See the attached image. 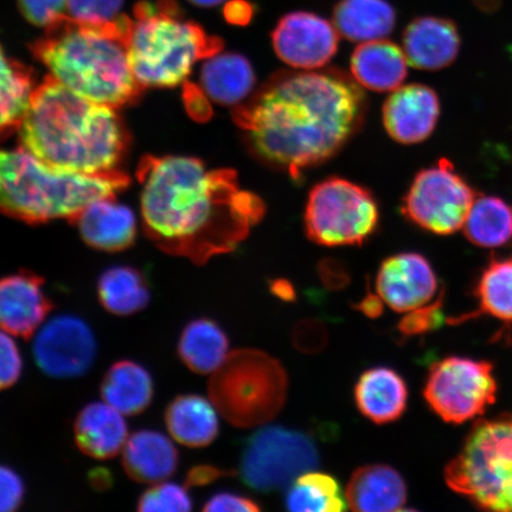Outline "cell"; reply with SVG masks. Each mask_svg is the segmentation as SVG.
I'll return each mask as SVG.
<instances>
[{
    "mask_svg": "<svg viewBox=\"0 0 512 512\" xmlns=\"http://www.w3.org/2000/svg\"><path fill=\"white\" fill-rule=\"evenodd\" d=\"M362 88L337 68L284 70L235 106L234 123L255 158L299 181L360 130L367 111Z\"/></svg>",
    "mask_w": 512,
    "mask_h": 512,
    "instance_id": "cell-1",
    "label": "cell"
},
{
    "mask_svg": "<svg viewBox=\"0 0 512 512\" xmlns=\"http://www.w3.org/2000/svg\"><path fill=\"white\" fill-rule=\"evenodd\" d=\"M145 233L163 252L206 265L233 252L265 215L233 170H209L200 159L146 157L140 163Z\"/></svg>",
    "mask_w": 512,
    "mask_h": 512,
    "instance_id": "cell-2",
    "label": "cell"
},
{
    "mask_svg": "<svg viewBox=\"0 0 512 512\" xmlns=\"http://www.w3.org/2000/svg\"><path fill=\"white\" fill-rule=\"evenodd\" d=\"M117 108L70 91L50 75L32 94L18 128L23 149L70 174L117 171L130 137Z\"/></svg>",
    "mask_w": 512,
    "mask_h": 512,
    "instance_id": "cell-3",
    "label": "cell"
},
{
    "mask_svg": "<svg viewBox=\"0 0 512 512\" xmlns=\"http://www.w3.org/2000/svg\"><path fill=\"white\" fill-rule=\"evenodd\" d=\"M131 18L94 25L63 16L50 24L31 51L51 78L99 104L119 108L138 99L139 85L128 57Z\"/></svg>",
    "mask_w": 512,
    "mask_h": 512,
    "instance_id": "cell-4",
    "label": "cell"
},
{
    "mask_svg": "<svg viewBox=\"0 0 512 512\" xmlns=\"http://www.w3.org/2000/svg\"><path fill=\"white\" fill-rule=\"evenodd\" d=\"M130 185L123 172L70 174L51 168L23 147L0 149V213L28 223L73 221L88 204Z\"/></svg>",
    "mask_w": 512,
    "mask_h": 512,
    "instance_id": "cell-5",
    "label": "cell"
},
{
    "mask_svg": "<svg viewBox=\"0 0 512 512\" xmlns=\"http://www.w3.org/2000/svg\"><path fill=\"white\" fill-rule=\"evenodd\" d=\"M128 57L142 88H171L187 80L195 64L221 53V38L188 21L177 0L139 2L127 37Z\"/></svg>",
    "mask_w": 512,
    "mask_h": 512,
    "instance_id": "cell-6",
    "label": "cell"
},
{
    "mask_svg": "<svg viewBox=\"0 0 512 512\" xmlns=\"http://www.w3.org/2000/svg\"><path fill=\"white\" fill-rule=\"evenodd\" d=\"M209 399L230 425L261 427L283 409L288 390L286 370L277 358L256 349L230 352L211 374Z\"/></svg>",
    "mask_w": 512,
    "mask_h": 512,
    "instance_id": "cell-7",
    "label": "cell"
},
{
    "mask_svg": "<svg viewBox=\"0 0 512 512\" xmlns=\"http://www.w3.org/2000/svg\"><path fill=\"white\" fill-rule=\"evenodd\" d=\"M445 480L479 508L512 512V414L478 421L446 466Z\"/></svg>",
    "mask_w": 512,
    "mask_h": 512,
    "instance_id": "cell-8",
    "label": "cell"
},
{
    "mask_svg": "<svg viewBox=\"0 0 512 512\" xmlns=\"http://www.w3.org/2000/svg\"><path fill=\"white\" fill-rule=\"evenodd\" d=\"M379 209L369 191L329 178L310 192L305 210L309 239L325 247L361 246L377 227Z\"/></svg>",
    "mask_w": 512,
    "mask_h": 512,
    "instance_id": "cell-9",
    "label": "cell"
},
{
    "mask_svg": "<svg viewBox=\"0 0 512 512\" xmlns=\"http://www.w3.org/2000/svg\"><path fill=\"white\" fill-rule=\"evenodd\" d=\"M319 460L311 434L284 426L264 427L247 440L238 475L248 488L270 494L287 489L303 473L317 470Z\"/></svg>",
    "mask_w": 512,
    "mask_h": 512,
    "instance_id": "cell-10",
    "label": "cell"
},
{
    "mask_svg": "<svg viewBox=\"0 0 512 512\" xmlns=\"http://www.w3.org/2000/svg\"><path fill=\"white\" fill-rule=\"evenodd\" d=\"M497 382L492 364L452 356L435 362L428 371L425 400L450 424H464L483 415L496 401Z\"/></svg>",
    "mask_w": 512,
    "mask_h": 512,
    "instance_id": "cell-11",
    "label": "cell"
},
{
    "mask_svg": "<svg viewBox=\"0 0 512 512\" xmlns=\"http://www.w3.org/2000/svg\"><path fill=\"white\" fill-rule=\"evenodd\" d=\"M475 191L447 159L419 172L403 200L407 219L433 234L450 235L464 228Z\"/></svg>",
    "mask_w": 512,
    "mask_h": 512,
    "instance_id": "cell-12",
    "label": "cell"
},
{
    "mask_svg": "<svg viewBox=\"0 0 512 512\" xmlns=\"http://www.w3.org/2000/svg\"><path fill=\"white\" fill-rule=\"evenodd\" d=\"M96 351L94 332L85 320L60 315L48 320L34 336L35 362L54 379H73L93 366Z\"/></svg>",
    "mask_w": 512,
    "mask_h": 512,
    "instance_id": "cell-13",
    "label": "cell"
},
{
    "mask_svg": "<svg viewBox=\"0 0 512 512\" xmlns=\"http://www.w3.org/2000/svg\"><path fill=\"white\" fill-rule=\"evenodd\" d=\"M334 24L312 12H290L272 32L275 54L294 69L316 70L328 64L338 49Z\"/></svg>",
    "mask_w": 512,
    "mask_h": 512,
    "instance_id": "cell-14",
    "label": "cell"
},
{
    "mask_svg": "<svg viewBox=\"0 0 512 512\" xmlns=\"http://www.w3.org/2000/svg\"><path fill=\"white\" fill-rule=\"evenodd\" d=\"M375 285L384 304L399 313L427 305L438 292L437 275L425 256L418 253L389 256L377 272Z\"/></svg>",
    "mask_w": 512,
    "mask_h": 512,
    "instance_id": "cell-15",
    "label": "cell"
},
{
    "mask_svg": "<svg viewBox=\"0 0 512 512\" xmlns=\"http://www.w3.org/2000/svg\"><path fill=\"white\" fill-rule=\"evenodd\" d=\"M53 310L40 275L19 271L0 278V330L16 338H34Z\"/></svg>",
    "mask_w": 512,
    "mask_h": 512,
    "instance_id": "cell-16",
    "label": "cell"
},
{
    "mask_svg": "<svg viewBox=\"0 0 512 512\" xmlns=\"http://www.w3.org/2000/svg\"><path fill=\"white\" fill-rule=\"evenodd\" d=\"M440 101L432 88L401 86L384 102L383 123L390 137L401 144L424 142L437 126Z\"/></svg>",
    "mask_w": 512,
    "mask_h": 512,
    "instance_id": "cell-17",
    "label": "cell"
},
{
    "mask_svg": "<svg viewBox=\"0 0 512 512\" xmlns=\"http://www.w3.org/2000/svg\"><path fill=\"white\" fill-rule=\"evenodd\" d=\"M81 238L101 252H121L137 238V219L133 211L115 197L94 201L75 217Z\"/></svg>",
    "mask_w": 512,
    "mask_h": 512,
    "instance_id": "cell-18",
    "label": "cell"
},
{
    "mask_svg": "<svg viewBox=\"0 0 512 512\" xmlns=\"http://www.w3.org/2000/svg\"><path fill=\"white\" fill-rule=\"evenodd\" d=\"M408 63L422 70L451 66L460 50L457 25L450 19L425 16L408 24L402 37Z\"/></svg>",
    "mask_w": 512,
    "mask_h": 512,
    "instance_id": "cell-19",
    "label": "cell"
},
{
    "mask_svg": "<svg viewBox=\"0 0 512 512\" xmlns=\"http://www.w3.org/2000/svg\"><path fill=\"white\" fill-rule=\"evenodd\" d=\"M73 432L76 447L95 460L119 456L130 437L126 416L105 401L83 407L76 416Z\"/></svg>",
    "mask_w": 512,
    "mask_h": 512,
    "instance_id": "cell-20",
    "label": "cell"
},
{
    "mask_svg": "<svg viewBox=\"0 0 512 512\" xmlns=\"http://www.w3.org/2000/svg\"><path fill=\"white\" fill-rule=\"evenodd\" d=\"M126 475L134 482L152 485L169 480L177 471L179 457L175 441L156 430L130 435L121 452Z\"/></svg>",
    "mask_w": 512,
    "mask_h": 512,
    "instance_id": "cell-21",
    "label": "cell"
},
{
    "mask_svg": "<svg viewBox=\"0 0 512 512\" xmlns=\"http://www.w3.org/2000/svg\"><path fill=\"white\" fill-rule=\"evenodd\" d=\"M407 496L405 479L386 464L358 467L345 490L348 508L362 512L400 511L407 503Z\"/></svg>",
    "mask_w": 512,
    "mask_h": 512,
    "instance_id": "cell-22",
    "label": "cell"
},
{
    "mask_svg": "<svg viewBox=\"0 0 512 512\" xmlns=\"http://www.w3.org/2000/svg\"><path fill=\"white\" fill-rule=\"evenodd\" d=\"M354 395L358 411L376 425L399 420L407 409V383L398 371L389 367L364 371L356 383Z\"/></svg>",
    "mask_w": 512,
    "mask_h": 512,
    "instance_id": "cell-23",
    "label": "cell"
},
{
    "mask_svg": "<svg viewBox=\"0 0 512 512\" xmlns=\"http://www.w3.org/2000/svg\"><path fill=\"white\" fill-rule=\"evenodd\" d=\"M219 414L210 399L197 394H182L166 407L164 422L175 443L189 448H203L219 437Z\"/></svg>",
    "mask_w": 512,
    "mask_h": 512,
    "instance_id": "cell-24",
    "label": "cell"
},
{
    "mask_svg": "<svg viewBox=\"0 0 512 512\" xmlns=\"http://www.w3.org/2000/svg\"><path fill=\"white\" fill-rule=\"evenodd\" d=\"M405 51L388 40L361 43L351 56V74L363 88L393 92L407 78Z\"/></svg>",
    "mask_w": 512,
    "mask_h": 512,
    "instance_id": "cell-25",
    "label": "cell"
},
{
    "mask_svg": "<svg viewBox=\"0 0 512 512\" xmlns=\"http://www.w3.org/2000/svg\"><path fill=\"white\" fill-rule=\"evenodd\" d=\"M102 401L125 416L142 414L155 398V382L142 364L120 360L112 364L100 384Z\"/></svg>",
    "mask_w": 512,
    "mask_h": 512,
    "instance_id": "cell-26",
    "label": "cell"
},
{
    "mask_svg": "<svg viewBox=\"0 0 512 512\" xmlns=\"http://www.w3.org/2000/svg\"><path fill=\"white\" fill-rule=\"evenodd\" d=\"M201 87L209 99L223 106H238L252 93V64L240 54H216L204 62Z\"/></svg>",
    "mask_w": 512,
    "mask_h": 512,
    "instance_id": "cell-27",
    "label": "cell"
},
{
    "mask_svg": "<svg viewBox=\"0 0 512 512\" xmlns=\"http://www.w3.org/2000/svg\"><path fill=\"white\" fill-rule=\"evenodd\" d=\"M396 12L387 0H339L334 10L338 34L351 42L382 40L395 29Z\"/></svg>",
    "mask_w": 512,
    "mask_h": 512,
    "instance_id": "cell-28",
    "label": "cell"
},
{
    "mask_svg": "<svg viewBox=\"0 0 512 512\" xmlns=\"http://www.w3.org/2000/svg\"><path fill=\"white\" fill-rule=\"evenodd\" d=\"M177 354L191 371L211 375L222 366L229 352V338L215 320H191L182 331Z\"/></svg>",
    "mask_w": 512,
    "mask_h": 512,
    "instance_id": "cell-29",
    "label": "cell"
},
{
    "mask_svg": "<svg viewBox=\"0 0 512 512\" xmlns=\"http://www.w3.org/2000/svg\"><path fill=\"white\" fill-rule=\"evenodd\" d=\"M96 292L104 310L118 317L137 315L151 299L145 275L131 266L108 268L101 274Z\"/></svg>",
    "mask_w": 512,
    "mask_h": 512,
    "instance_id": "cell-30",
    "label": "cell"
},
{
    "mask_svg": "<svg viewBox=\"0 0 512 512\" xmlns=\"http://www.w3.org/2000/svg\"><path fill=\"white\" fill-rule=\"evenodd\" d=\"M35 89L31 70L0 46V138L21 126Z\"/></svg>",
    "mask_w": 512,
    "mask_h": 512,
    "instance_id": "cell-31",
    "label": "cell"
},
{
    "mask_svg": "<svg viewBox=\"0 0 512 512\" xmlns=\"http://www.w3.org/2000/svg\"><path fill=\"white\" fill-rule=\"evenodd\" d=\"M466 238L482 248L512 246V206L495 196L476 198L464 224Z\"/></svg>",
    "mask_w": 512,
    "mask_h": 512,
    "instance_id": "cell-32",
    "label": "cell"
},
{
    "mask_svg": "<svg viewBox=\"0 0 512 512\" xmlns=\"http://www.w3.org/2000/svg\"><path fill=\"white\" fill-rule=\"evenodd\" d=\"M286 509L294 512H341L348 509L341 484L329 473L312 470L294 479L285 495Z\"/></svg>",
    "mask_w": 512,
    "mask_h": 512,
    "instance_id": "cell-33",
    "label": "cell"
},
{
    "mask_svg": "<svg viewBox=\"0 0 512 512\" xmlns=\"http://www.w3.org/2000/svg\"><path fill=\"white\" fill-rule=\"evenodd\" d=\"M479 313L512 322V259L494 260L477 287Z\"/></svg>",
    "mask_w": 512,
    "mask_h": 512,
    "instance_id": "cell-34",
    "label": "cell"
},
{
    "mask_svg": "<svg viewBox=\"0 0 512 512\" xmlns=\"http://www.w3.org/2000/svg\"><path fill=\"white\" fill-rule=\"evenodd\" d=\"M192 508L194 501L187 486L169 480L150 485L137 502L140 512H188Z\"/></svg>",
    "mask_w": 512,
    "mask_h": 512,
    "instance_id": "cell-35",
    "label": "cell"
},
{
    "mask_svg": "<svg viewBox=\"0 0 512 512\" xmlns=\"http://www.w3.org/2000/svg\"><path fill=\"white\" fill-rule=\"evenodd\" d=\"M124 0H68L67 16L87 24L107 25L120 21Z\"/></svg>",
    "mask_w": 512,
    "mask_h": 512,
    "instance_id": "cell-36",
    "label": "cell"
},
{
    "mask_svg": "<svg viewBox=\"0 0 512 512\" xmlns=\"http://www.w3.org/2000/svg\"><path fill=\"white\" fill-rule=\"evenodd\" d=\"M15 338L0 330V392L14 387L23 373V356Z\"/></svg>",
    "mask_w": 512,
    "mask_h": 512,
    "instance_id": "cell-37",
    "label": "cell"
},
{
    "mask_svg": "<svg viewBox=\"0 0 512 512\" xmlns=\"http://www.w3.org/2000/svg\"><path fill=\"white\" fill-rule=\"evenodd\" d=\"M443 323L441 313V297L438 302L419 307V309L407 312L398 325L399 332L405 337H414L427 334Z\"/></svg>",
    "mask_w": 512,
    "mask_h": 512,
    "instance_id": "cell-38",
    "label": "cell"
},
{
    "mask_svg": "<svg viewBox=\"0 0 512 512\" xmlns=\"http://www.w3.org/2000/svg\"><path fill=\"white\" fill-rule=\"evenodd\" d=\"M68 0H18L19 10L37 27H49L67 15Z\"/></svg>",
    "mask_w": 512,
    "mask_h": 512,
    "instance_id": "cell-39",
    "label": "cell"
},
{
    "mask_svg": "<svg viewBox=\"0 0 512 512\" xmlns=\"http://www.w3.org/2000/svg\"><path fill=\"white\" fill-rule=\"evenodd\" d=\"M294 347L304 354H317L328 344V330L317 319L300 320L292 332Z\"/></svg>",
    "mask_w": 512,
    "mask_h": 512,
    "instance_id": "cell-40",
    "label": "cell"
},
{
    "mask_svg": "<svg viewBox=\"0 0 512 512\" xmlns=\"http://www.w3.org/2000/svg\"><path fill=\"white\" fill-rule=\"evenodd\" d=\"M25 485L11 467L0 464V512H14L22 507Z\"/></svg>",
    "mask_w": 512,
    "mask_h": 512,
    "instance_id": "cell-41",
    "label": "cell"
},
{
    "mask_svg": "<svg viewBox=\"0 0 512 512\" xmlns=\"http://www.w3.org/2000/svg\"><path fill=\"white\" fill-rule=\"evenodd\" d=\"M203 511L206 512H259L261 507L253 498L234 494V492L222 491L211 496Z\"/></svg>",
    "mask_w": 512,
    "mask_h": 512,
    "instance_id": "cell-42",
    "label": "cell"
},
{
    "mask_svg": "<svg viewBox=\"0 0 512 512\" xmlns=\"http://www.w3.org/2000/svg\"><path fill=\"white\" fill-rule=\"evenodd\" d=\"M233 475V472L220 469V467L201 464L191 467L185 477V486L190 488H203L216 482L223 477Z\"/></svg>",
    "mask_w": 512,
    "mask_h": 512,
    "instance_id": "cell-43",
    "label": "cell"
},
{
    "mask_svg": "<svg viewBox=\"0 0 512 512\" xmlns=\"http://www.w3.org/2000/svg\"><path fill=\"white\" fill-rule=\"evenodd\" d=\"M255 12L256 6L251 0H227L223 8L224 19L238 27H246L251 23Z\"/></svg>",
    "mask_w": 512,
    "mask_h": 512,
    "instance_id": "cell-44",
    "label": "cell"
},
{
    "mask_svg": "<svg viewBox=\"0 0 512 512\" xmlns=\"http://www.w3.org/2000/svg\"><path fill=\"white\" fill-rule=\"evenodd\" d=\"M320 275H322L325 287L331 291L342 290L349 283L348 275L339 270L336 265H324Z\"/></svg>",
    "mask_w": 512,
    "mask_h": 512,
    "instance_id": "cell-45",
    "label": "cell"
},
{
    "mask_svg": "<svg viewBox=\"0 0 512 512\" xmlns=\"http://www.w3.org/2000/svg\"><path fill=\"white\" fill-rule=\"evenodd\" d=\"M357 311L363 313L368 318L375 319L382 316L384 311V302L379 294L368 292L360 303L354 304Z\"/></svg>",
    "mask_w": 512,
    "mask_h": 512,
    "instance_id": "cell-46",
    "label": "cell"
},
{
    "mask_svg": "<svg viewBox=\"0 0 512 512\" xmlns=\"http://www.w3.org/2000/svg\"><path fill=\"white\" fill-rule=\"evenodd\" d=\"M187 95V104L190 107V113L192 115L197 114L198 119L204 117L208 118L209 105L206 99L203 98L202 94L195 87H189Z\"/></svg>",
    "mask_w": 512,
    "mask_h": 512,
    "instance_id": "cell-47",
    "label": "cell"
},
{
    "mask_svg": "<svg viewBox=\"0 0 512 512\" xmlns=\"http://www.w3.org/2000/svg\"><path fill=\"white\" fill-rule=\"evenodd\" d=\"M271 292L273 296L287 303H292L297 298L293 285L285 279L274 280L271 284Z\"/></svg>",
    "mask_w": 512,
    "mask_h": 512,
    "instance_id": "cell-48",
    "label": "cell"
},
{
    "mask_svg": "<svg viewBox=\"0 0 512 512\" xmlns=\"http://www.w3.org/2000/svg\"><path fill=\"white\" fill-rule=\"evenodd\" d=\"M92 477V484H94L95 488L106 489L107 484L112 483L110 473L104 469L95 470Z\"/></svg>",
    "mask_w": 512,
    "mask_h": 512,
    "instance_id": "cell-49",
    "label": "cell"
},
{
    "mask_svg": "<svg viewBox=\"0 0 512 512\" xmlns=\"http://www.w3.org/2000/svg\"><path fill=\"white\" fill-rule=\"evenodd\" d=\"M188 2L196 6H200V8L209 9L215 8V6L227 2V0H188Z\"/></svg>",
    "mask_w": 512,
    "mask_h": 512,
    "instance_id": "cell-50",
    "label": "cell"
}]
</instances>
